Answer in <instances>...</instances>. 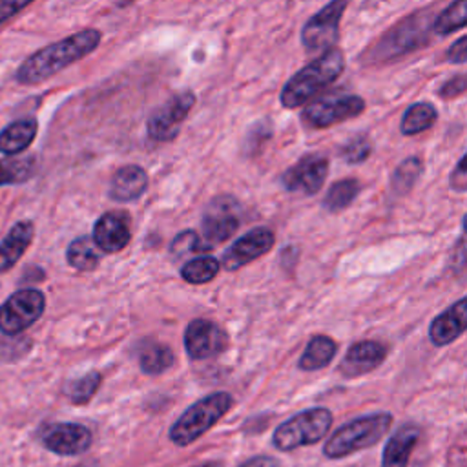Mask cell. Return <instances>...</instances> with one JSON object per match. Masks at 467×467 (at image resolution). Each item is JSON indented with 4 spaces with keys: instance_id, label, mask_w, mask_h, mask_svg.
<instances>
[{
    "instance_id": "cell-10",
    "label": "cell",
    "mask_w": 467,
    "mask_h": 467,
    "mask_svg": "<svg viewBox=\"0 0 467 467\" xmlns=\"http://www.w3.org/2000/svg\"><path fill=\"white\" fill-rule=\"evenodd\" d=\"M91 431L80 423H51L40 432V441L44 447L60 456H78L86 452L91 445Z\"/></svg>"
},
{
    "instance_id": "cell-40",
    "label": "cell",
    "mask_w": 467,
    "mask_h": 467,
    "mask_svg": "<svg viewBox=\"0 0 467 467\" xmlns=\"http://www.w3.org/2000/svg\"><path fill=\"white\" fill-rule=\"evenodd\" d=\"M195 467H221L217 462H208V463H202V465H195Z\"/></svg>"
},
{
    "instance_id": "cell-11",
    "label": "cell",
    "mask_w": 467,
    "mask_h": 467,
    "mask_svg": "<svg viewBox=\"0 0 467 467\" xmlns=\"http://www.w3.org/2000/svg\"><path fill=\"white\" fill-rule=\"evenodd\" d=\"M228 347L226 332L213 321L197 317L184 332V348L192 359H206L221 354Z\"/></svg>"
},
{
    "instance_id": "cell-1",
    "label": "cell",
    "mask_w": 467,
    "mask_h": 467,
    "mask_svg": "<svg viewBox=\"0 0 467 467\" xmlns=\"http://www.w3.org/2000/svg\"><path fill=\"white\" fill-rule=\"evenodd\" d=\"M100 38L102 35L99 29H82L55 44H49L26 58L16 69L15 78L24 86L40 84L95 51Z\"/></svg>"
},
{
    "instance_id": "cell-35",
    "label": "cell",
    "mask_w": 467,
    "mask_h": 467,
    "mask_svg": "<svg viewBox=\"0 0 467 467\" xmlns=\"http://www.w3.org/2000/svg\"><path fill=\"white\" fill-rule=\"evenodd\" d=\"M33 0H0V24L15 16L18 11L27 7Z\"/></svg>"
},
{
    "instance_id": "cell-9",
    "label": "cell",
    "mask_w": 467,
    "mask_h": 467,
    "mask_svg": "<svg viewBox=\"0 0 467 467\" xmlns=\"http://www.w3.org/2000/svg\"><path fill=\"white\" fill-rule=\"evenodd\" d=\"M347 0H330L301 29V42L308 51H325L337 40V27Z\"/></svg>"
},
{
    "instance_id": "cell-21",
    "label": "cell",
    "mask_w": 467,
    "mask_h": 467,
    "mask_svg": "<svg viewBox=\"0 0 467 467\" xmlns=\"http://www.w3.org/2000/svg\"><path fill=\"white\" fill-rule=\"evenodd\" d=\"M36 120L22 119L15 120L0 131V151L5 155H16L24 151L36 137Z\"/></svg>"
},
{
    "instance_id": "cell-32",
    "label": "cell",
    "mask_w": 467,
    "mask_h": 467,
    "mask_svg": "<svg viewBox=\"0 0 467 467\" xmlns=\"http://www.w3.org/2000/svg\"><path fill=\"white\" fill-rule=\"evenodd\" d=\"M171 254H175L177 257L184 255V254H192V252H204V250H210L208 244H202L199 235L193 232V230H186V232H181L171 246H170Z\"/></svg>"
},
{
    "instance_id": "cell-33",
    "label": "cell",
    "mask_w": 467,
    "mask_h": 467,
    "mask_svg": "<svg viewBox=\"0 0 467 467\" xmlns=\"http://www.w3.org/2000/svg\"><path fill=\"white\" fill-rule=\"evenodd\" d=\"M370 142L365 135H358L354 139H350L343 148H341V157L350 162V164H358L363 162L368 155H370Z\"/></svg>"
},
{
    "instance_id": "cell-20",
    "label": "cell",
    "mask_w": 467,
    "mask_h": 467,
    "mask_svg": "<svg viewBox=\"0 0 467 467\" xmlns=\"http://www.w3.org/2000/svg\"><path fill=\"white\" fill-rule=\"evenodd\" d=\"M35 228L31 221H18L0 243V272H5L16 265L22 254L31 244Z\"/></svg>"
},
{
    "instance_id": "cell-4",
    "label": "cell",
    "mask_w": 467,
    "mask_h": 467,
    "mask_svg": "<svg viewBox=\"0 0 467 467\" xmlns=\"http://www.w3.org/2000/svg\"><path fill=\"white\" fill-rule=\"evenodd\" d=\"M232 405L234 400L224 390L212 392L201 398L190 409H186L182 416L171 425L170 440L181 447L193 443L204 432H208L232 409Z\"/></svg>"
},
{
    "instance_id": "cell-37",
    "label": "cell",
    "mask_w": 467,
    "mask_h": 467,
    "mask_svg": "<svg viewBox=\"0 0 467 467\" xmlns=\"http://www.w3.org/2000/svg\"><path fill=\"white\" fill-rule=\"evenodd\" d=\"M467 186V171H465V155L458 161V166L451 173V188L456 192H465Z\"/></svg>"
},
{
    "instance_id": "cell-13",
    "label": "cell",
    "mask_w": 467,
    "mask_h": 467,
    "mask_svg": "<svg viewBox=\"0 0 467 467\" xmlns=\"http://www.w3.org/2000/svg\"><path fill=\"white\" fill-rule=\"evenodd\" d=\"M239 228L237 202L232 197H217L210 202L202 217V234L208 241L206 244L213 248L215 244L228 241Z\"/></svg>"
},
{
    "instance_id": "cell-31",
    "label": "cell",
    "mask_w": 467,
    "mask_h": 467,
    "mask_svg": "<svg viewBox=\"0 0 467 467\" xmlns=\"http://www.w3.org/2000/svg\"><path fill=\"white\" fill-rule=\"evenodd\" d=\"M423 170V164L418 157H410V159H405L394 171L392 175V188L398 192V193H405L409 192L414 182L418 181L420 173Z\"/></svg>"
},
{
    "instance_id": "cell-16",
    "label": "cell",
    "mask_w": 467,
    "mask_h": 467,
    "mask_svg": "<svg viewBox=\"0 0 467 467\" xmlns=\"http://www.w3.org/2000/svg\"><path fill=\"white\" fill-rule=\"evenodd\" d=\"M385 356H387V348L381 343L370 341V339L358 341L347 350L337 370L345 378H358L378 368L383 363Z\"/></svg>"
},
{
    "instance_id": "cell-15",
    "label": "cell",
    "mask_w": 467,
    "mask_h": 467,
    "mask_svg": "<svg viewBox=\"0 0 467 467\" xmlns=\"http://www.w3.org/2000/svg\"><path fill=\"white\" fill-rule=\"evenodd\" d=\"M131 239L130 217L124 212H106L93 226V243L106 254L120 252Z\"/></svg>"
},
{
    "instance_id": "cell-39",
    "label": "cell",
    "mask_w": 467,
    "mask_h": 467,
    "mask_svg": "<svg viewBox=\"0 0 467 467\" xmlns=\"http://www.w3.org/2000/svg\"><path fill=\"white\" fill-rule=\"evenodd\" d=\"M73 467H99V463L97 462H82V463H77Z\"/></svg>"
},
{
    "instance_id": "cell-17",
    "label": "cell",
    "mask_w": 467,
    "mask_h": 467,
    "mask_svg": "<svg viewBox=\"0 0 467 467\" xmlns=\"http://www.w3.org/2000/svg\"><path fill=\"white\" fill-rule=\"evenodd\" d=\"M465 325H467V301L458 299L445 312L434 317L429 328V337L438 347L449 345L465 332Z\"/></svg>"
},
{
    "instance_id": "cell-8",
    "label": "cell",
    "mask_w": 467,
    "mask_h": 467,
    "mask_svg": "<svg viewBox=\"0 0 467 467\" xmlns=\"http://www.w3.org/2000/svg\"><path fill=\"white\" fill-rule=\"evenodd\" d=\"M195 104V93L186 89L177 95H173L170 100H166L162 106H159L148 119L146 130L150 139L157 142H168L173 140L179 133L181 124L188 117L190 109Z\"/></svg>"
},
{
    "instance_id": "cell-38",
    "label": "cell",
    "mask_w": 467,
    "mask_h": 467,
    "mask_svg": "<svg viewBox=\"0 0 467 467\" xmlns=\"http://www.w3.org/2000/svg\"><path fill=\"white\" fill-rule=\"evenodd\" d=\"M239 467H281V465L272 456H254V458L243 462Z\"/></svg>"
},
{
    "instance_id": "cell-14",
    "label": "cell",
    "mask_w": 467,
    "mask_h": 467,
    "mask_svg": "<svg viewBox=\"0 0 467 467\" xmlns=\"http://www.w3.org/2000/svg\"><path fill=\"white\" fill-rule=\"evenodd\" d=\"M274 232L268 228H254L243 237H239L224 254H223V266L230 272L243 268L244 265L255 261L257 257L265 255L274 246Z\"/></svg>"
},
{
    "instance_id": "cell-30",
    "label": "cell",
    "mask_w": 467,
    "mask_h": 467,
    "mask_svg": "<svg viewBox=\"0 0 467 467\" xmlns=\"http://www.w3.org/2000/svg\"><path fill=\"white\" fill-rule=\"evenodd\" d=\"M100 381H102L100 372L91 370V372L84 374L82 378L69 381V383L66 385V394H67V398H69L73 403H78V405L88 403V401L95 396V392L99 390Z\"/></svg>"
},
{
    "instance_id": "cell-24",
    "label": "cell",
    "mask_w": 467,
    "mask_h": 467,
    "mask_svg": "<svg viewBox=\"0 0 467 467\" xmlns=\"http://www.w3.org/2000/svg\"><path fill=\"white\" fill-rule=\"evenodd\" d=\"M359 190H361V184L358 179H341L328 188L323 199V206L328 212H341L354 202Z\"/></svg>"
},
{
    "instance_id": "cell-7",
    "label": "cell",
    "mask_w": 467,
    "mask_h": 467,
    "mask_svg": "<svg viewBox=\"0 0 467 467\" xmlns=\"http://www.w3.org/2000/svg\"><path fill=\"white\" fill-rule=\"evenodd\" d=\"M46 299L36 288H24L15 292L0 306V332L7 336L20 334L31 327L44 312Z\"/></svg>"
},
{
    "instance_id": "cell-26",
    "label": "cell",
    "mask_w": 467,
    "mask_h": 467,
    "mask_svg": "<svg viewBox=\"0 0 467 467\" xmlns=\"http://www.w3.org/2000/svg\"><path fill=\"white\" fill-rule=\"evenodd\" d=\"M140 370L146 374H161L173 365V352L168 345L151 343L142 348L139 356Z\"/></svg>"
},
{
    "instance_id": "cell-36",
    "label": "cell",
    "mask_w": 467,
    "mask_h": 467,
    "mask_svg": "<svg viewBox=\"0 0 467 467\" xmlns=\"http://www.w3.org/2000/svg\"><path fill=\"white\" fill-rule=\"evenodd\" d=\"M467 58V38L460 36L449 49H447V60L452 64H463Z\"/></svg>"
},
{
    "instance_id": "cell-19",
    "label": "cell",
    "mask_w": 467,
    "mask_h": 467,
    "mask_svg": "<svg viewBox=\"0 0 467 467\" xmlns=\"http://www.w3.org/2000/svg\"><path fill=\"white\" fill-rule=\"evenodd\" d=\"M420 440V427L407 423L401 425L387 441L383 449L381 467H407L410 452Z\"/></svg>"
},
{
    "instance_id": "cell-5",
    "label": "cell",
    "mask_w": 467,
    "mask_h": 467,
    "mask_svg": "<svg viewBox=\"0 0 467 467\" xmlns=\"http://www.w3.org/2000/svg\"><path fill=\"white\" fill-rule=\"evenodd\" d=\"M332 425V412L325 407L306 409L290 420L283 421L272 436V443L277 451L288 452L303 445L317 443Z\"/></svg>"
},
{
    "instance_id": "cell-34",
    "label": "cell",
    "mask_w": 467,
    "mask_h": 467,
    "mask_svg": "<svg viewBox=\"0 0 467 467\" xmlns=\"http://www.w3.org/2000/svg\"><path fill=\"white\" fill-rule=\"evenodd\" d=\"M467 84H465V75H458V77H452L451 80H447L441 89H440V95L443 99H454V97H460L463 91H465Z\"/></svg>"
},
{
    "instance_id": "cell-27",
    "label": "cell",
    "mask_w": 467,
    "mask_h": 467,
    "mask_svg": "<svg viewBox=\"0 0 467 467\" xmlns=\"http://www.w3.org/2000/svg\"><path fill=\"white\" fill-rule=\"evenodd\" d=\"M219 261L212 255H201L195 259H190L182 270L181 275L184 281H188L190 285H204L208 281H212L217 274H219Z\"/></svg>"
},
{
    "instance_id": "cell-29",
    "label": "cell",
    "mask_w": 467,
    "mask_h": 467,
    "mask_svg": "<svg viewBox=\"0 0 467 467\" xmlns=\"http://www.w3.org/2000/svg\"><path fill=\"white\" fill-rule=\"evenodd\" d=\"M467 24V13H465V0H454L451 5H447L434 20L432 31L438 35H449L452 31L463 29Z\"/></svg>"
},
{
    "instance_id": "cell-6",
    "label": "cell",
    "mask_w": 467,
    "mask_h": 467,
    "mask_svg": "<svg viewBox=\"0 0 467 467\" xmlns=\"http://www.w3.org/2000/svg\"><path fill=\"white\" fill-rule=\"evenodd\" d=\"M365 100L358 95H327L301 111V122L310 130H323L363 113Z\"/></svg>"
},
{
    "instance_id": "cell-18",
    "label": "cell",
    "mask_w": 467,
    "mask_h": 467,
    "mask_svg": "<svg viewBox=\"0 0 467 467\" xmlns=\"http://www.w3.org/2000/svg\"><path fill=\"white\" fill-rule=\"evenodd\" d=\"M148 188V175L137 164L119 168L109 182V197L119 202L137 201Z\"/></svg>"
},
{
    "instance_id": "cell-12",
    "label": "cell",
    "mask_w": 467,
    "mask_h": 467,
    "mask_svg": "<svg viewBox=\"0 0 467 467\" xmlns=\"http://www.w3.org/2000/svg\"><path fill=\"white\" fill-rule=\"evenodd\" d=\"M328 173V161L319 153L303 155L294 166H290L281 181L288 192H299L314 195L321 190Z\"/></svg>"
},
{
    "instance_id": "cell-23",
    "label": "cell",
    "mask_w": 467,
    "mask_h": 467,
    "mask_svg": "<svg viewBox=\"0 0 467 467\" xmlns=\"http://www.w3.org/2000/svg\"><path fill=\"white\" fill-rule=\"evenodd\" d=\"M436 119L438 111L431 102H416L405 109L400 128L403 135H416L429 130Z\"/></svg>"
},
{
    "instance_id": "cell-28",
    "label": "cell",
    "mask_w": 467,
    "mask_h": 467,
    "mask_svg": "<svg viewBox=\"0 0 467 467\" xmlns=\"http://www.w3.org/2000/svg\"><path fill=\"white\" fill-rule=\"evenodd\" d=\"M35 171L33 157H5L0 159V186L20 184Z\"/></svg>"
},
{
    "instance_id": "cell-3",
    "label": "cell",
    "mask_w": 467,
    "mask_h": 467,
    "mask_svg": "<svg viewBox=\"0 0 467 467\" xmlns=\"http://www.w3.org/2000/svg\"><path fill=\"white\" fill-rule=\"evenodd\" d=\"M390 425L392 416L389 412H374L350 420L327 440L323 452L327 458L339 460L358 451L368 449L387 434Z\"/></svg>"
},
{
    "instance_id": "cell-22",
    "label": "cell",
    "mask_w": 467,
    "mask_h": 467,
    "mask_svg": "<svg viewBox=\"0 0 467 467\" xmlns=\"http://www.w3.org/2000/svg\"><path fill=\"white\" fill-rule=\"evenodd\" d=\"M336 350H337V343L332 337L321 336V334L314 336L306 343V348L303 350L297 367L306 372L319 370L332 361V358L336 356Z\"/></svg>"
},
{
    "instance_id": "cell-25",
    "label": "cell",
    "mask_w": 467,
    "mask_h": 467,
    "mask_svg": "<svg viewBox=\"0 0 467 467\" xmlns=\"http://www.w3.org/2000/svg\"><path fill=\"white\" fill-rule=\"evenodd\" d=\"M66 259H67L69 266H73L77 270H95L100 261L95 243L86 235L71 241V244L67 246V252H66Z\"/></svg>"
},
{
    "instance_id": "cell-2",
    "label": "cell",
    "mask_w": 467,
    "mask_h": 467,
    "mask_svg": "<svg viewBox=\"0 0 467 467\" xmlns=\"http://www.w3.org/2000/svg\"><path fill=\"white\" fill-rule=\"evenodd\" d=\"M345 67V57L339 47H328L319 58L301 67L281 89V104L288 109L310 102L323 88L330 86Z\"/></svg>"
}]
</instances>
